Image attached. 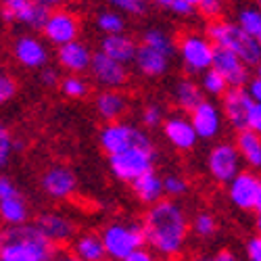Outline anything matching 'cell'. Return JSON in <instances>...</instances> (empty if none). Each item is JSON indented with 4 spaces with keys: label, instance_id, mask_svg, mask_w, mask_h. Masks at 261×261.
I'll return each mask as SVG.
<instances>
[{
    "label": "cell",
    "instance_id": "6da1fadb",
    "mask_svg": "<svg viewBox=\"0 0 261 261\" xmlns=\"http://www.w3.org/2000/svg\"><path fill=\"white\" fill-rule=\"evenodd\" d=\"M142 228H144L146 245L150 247V251L171 259L184 251L190 222L184 209L176 201L163 199L157 205L146 209Z\"/></svg>",
    "mask_w": 261,
    "mask_h": 261
},
{
    "label": "cell",
    "instance_id": "7a4b0ae2",
    "mask_svg": "<svg viewBox=\"0 0 261 261\" xmlns=\"http://www.w3.org/2000/svg\"><path fill=\"white\" fill-rule=\"evenodd\" d=\"M205 34L209 36V40L217 48H226V50L234 53L236 57H241L249 67H257L261 63L259 40L249 36L236 21H228V19L209 21Z\"/></svg>",
    "mask_w": 261,
    "mask_h": 261
},
{
    "label": "cell",
    "instance_id": "3957f363",
    "mask_svg": "<svg viewBox=\"0 0 261 261\" xmlns=\"http://www.w3.org/2000/svg\"><path fill=\"white\" fill-rule=\"evenodd\" d=\"M100 236L105 241L109 259L115 261H123L125 257L136 253L138 249H144L146 245L144 228L136 222H111L102 228Z\"/></svg>",
    "mask_w": 261,
    "mask_h": 261
},
{
    "label": "cell",
    "instance_id": "277c9868",
    "mask_svg": "<svg viewBox=\"0 0 261 261\" xmlns=\"http://www.w3.org/2000/svg\"><path fill=\"white\" fill-rule=\"evenodd\" d=\"M98 144L109 157L125 153V150L136 146H153L148 134L140 125L123 119L115 123H105L98 132Z\"/></svg>",
    "mask_w": 261,
    "mask_h": 261
},
{
    "label": "cell",
    "instance_id": "5b68a950",
    "mask_svg": "<svg viewBox=\"0 0 261 261\" xmlns=\"http://www.w3.org/2000/svg\"><path fill=\"white\" fill-rule=\"evenodd\" d=\"M178 55L188 73H205L213 69L215 59V44L209 40L207 34L188 32L178 42Z\"/></svg>",
    "mask_w": 261,
    "mask_h": 261
},
{
    "label": "cell",
    "instance_id": "8992f818",
    "mask_svg": "<svg viewBox=\"0 0 261 261\" xmlns=\"http://www.w3.org/2000/svg\"><path fill=\"white\" fill-rule=\"evenodd\" d=\"M153 163H155L153 146H136L125 150V153L109 157V169H111L113 178L125 184H134L144 173L153 171Z\"/></svg>",
    "mask_w": 261,
    "mask_h": 261
},
{
    "label": "cell",
    "instance_id": "52a82bcc",
    "mask_svg": "<svg viewBox=\"0 0 261 261\" xmlns=\"http://www.w3.org/2000/svg\"><path fill=\"white\" fill-rule=\"evenodd\" d=\"M3 238H9V241L19 243L28 251L32 261H55L59 257V247L36 224L9 226L3 232Z\"/></svg>",
    "mask_w": 261,
    "mask_h": 261
},
{
    "label": "cell",
    "instance_id": "ba28073f",
    "mask_svg": "<svg viewBox=\"0 0 261 261\" xmlns=\"http://www.w3.org/2000/svg\"><path fill=\"white\" fill-rule=\"evenodd\" d=\"M241 163H243L241 153H238L236 144H232V142L215 144L209 150V155H207V171H209V176L215 182L226 184V186L243 171Z\"/></svg>",
    "mask_w": 261,
    "mask_h": 261
},
{
    "label": "cell",
    "instance_id": "9c48e42d",
    "mask_svg": "<svg viewBox=\"0 0 261 261\" xmlns=\"http://www.w3.org/2000/svg\"><path fill=\"white\" fill-rule=\"evenodd\" d=\"M228 201L241 211H257L261 207V178L253 169H245L228 184Z\"/></svg>",
    "mask_w": 261,
    "mask_h": 261
},
{
    "label": "cell",
    "instance_id": "30bf717a",
    "mask_svg": "<svg viewBox=\"0 0 261 261\" xmlns=\"http://www.w3.org/2000/svg\"><path fill=\"white\" fill-rule=\"evenodd\" d=\"M13 59L25 69H44L48 67V46L44 44V40H40L36 34H19L13 40L11 46Z\"/></svg>",
    "mask_w": 261,
    "mask_h": 261
},
{
    "label": "cell",
    "instance_id": "8fae6325",
    "mask_svg": "<svg viewBox=\"0 0 261 261\" xmlns=\"http://www.w3.org/2000/svg\"><path fill=\"white\" fill-rule=\"evenodd\" d=\"M0 217L7 226H23L30 220V207L9 176L0 178Z\"/></svg>",
    "mask_w": 261,
    "mask_h": 261
},
{
    "label": "cell",
    "instance_id": "7c38bea8",
    "mask_svg": "<svg viewBox=\"0 0 261 261\" xmlns=\"http://www.w3.org/2000/svg\"><path fill=\"white\" fill-rule=\"evenodd\" d=\"M42 36L48 44L61 48L69 42H75L80 36V19L77 15H73L67 9H55L46 21L44 30H42Z\"/></svg>",
    "mask_w": 261,
    "mask_h": 261
},
{
    "label": "cell",
    "instance_id": "4fadbf2b",
    "mask_svg": "<svg viewBox=\"0 0 261 261\" xmlns=\"http://www.w3.org/2000/svg\"><path fill=\"white\" fill-rule=\"evenodd\" d=\"M40 186L46 197H50L55 201H65L75 194L77 178H75L73 169H69L67 165H50L42 171Z\"/></svg>",
    "mask_w": 261,
    "mask_h": 261
},
{
    "label": "cell",
    "instance_id": "5bb4252c",
    "mask_svg": "<svg viewBox=\"0 0 261 261\" xmlns=\"http://www.w3.org/2000/svg\"><path fill=\"white\" fill-rule=\"evenodd\" d=\"M92 80L107 90H119L127 84V65L107 57L105 53H94L92 67H90Z\"/></svg>",
    "mask_w": 261,
    "mask_h": 261
},
{
    "label": "cell",
    "instance_id": "9a60e30c",
    "mask_svg": "<svg viewBox=\"0 0 261 261\" xmlns=\"http://www.w3.org/2000/svg\"><path fill=\"white\" fill-rule=\"evenodd\" d=\"M42 232H44L50 241L61 247V245H71L73 238L77 236V228H75V222L71 220L69 215L65 213H59V211H44L36 217L34 222Z\"/></svg>",
    "mask_w": 261,
    "mask_h": 261
},
{
    "label": "cell",
    "instance_id": "2e32d148",
    "mask_svg": "<svg viewBox=\"0 0 261 261\" xmlns=\"http://www.w3.org/2000/svg\"><path fill=\"white\" fill-rule=\"evenodd\" d=\"M188 117H190V121H192L201 140H213V138L220 136L222 123H224L222 105H215L213 100L205 98L197 109H192Z\"/></svg>",
    "mask_w": 261,
    "mask_h": 261
},
{
    "label": "cell",
    "instance_id": "e0dca14e",
    "mask_svg": "<svg viewBox=\"0 0 261 261\" xmlns=\"http://www.w3.org/2000/svg\"><path fill=\"white\" fill-rule=\"evenodd\" d=\"M253 105L255 102L247 92V86L245 88H230L222 98L224 119L236 129V132H243V129H247V119H249Z\"/></svg>",
    "mask_w": 261,
    "mask_h": 261
},
{
    "label": "cell",
    "instance_id": "ac0fdd59",
    "mask_svg": "<svg viewBox=\"0 0 261 261\" xmlns=\"http://www.w3.org/2000/svg\"><path fill=\"white\" fill-rule=\"evenodd\" d=\"M213 69L220 71L228 80L230 88H245V86L251 82V77H249V65L241 57H236L234 53H230L226 48H217L215 46Z\"/></svg>",
    "mask_w": 261,
    "mask_h": 261
},
{
    "label": "cell",
    "instance_id": "d6986e66",
    "mask_svg": "<svg viewBox=\"0 0 261 261\" xmlns=\"http://www.w3.org/2000/svg\"><path fill=\"white\" fill-rule=\"evenodd\" d=\"M163 136L173 148L182 150V153L184 150H192L197 140H201L190 117L184 115H169L163 123Z\"/></svg>",
    "mask_w": 261,
    "mask_h": 261
},
{
    "label": "cell",
    "instance_id": "ffe728a7",
    "mask_svg": "<svg viewBox=\"0 0 261 261\" xmlns=\"http://www.w3.org/2000/svg\"><path fill=\"white\" fill-rule=\"evenodd\" d=\"M50 13L53 11L44 3H40V0H25V3L13 13L3 11V19L7 21V23H13L15 21V23L23 25L32 32H42L46 25L48 17H50Z\"/></svg>",
    "mask_w": 261,
    "mask_h": 261
},
{
    "label": "cell",
    "instance_id": "44dd1931",
    "mask_svg": "<svg viewBox=\"0 0 261 261\" xmlns=\"http://www.w3.org/2000/svg\"><path fill=\"white\" fill-rule=\"evenodd\" d=\"M92 59H94V53L88 46H86L82 40L69 42V44L57 48V61H59V65H61L65 71H69L71 75H80L84 71H90Z\"/></svg>",
    "mask_w": 261,
    "mask_h": 261
},
{
    "label": "cell",
    "instance_id": "7402d4cb",
    "mask_svg": "<svg viewBox=\"0 0 261 261\" xmlns=\"http://www.w3.org/2000/svg\"><path fill=\"white\" fill-rule=\"evenodd\" d=\"M94 107H96V113L102 121L115 123V121L123 119V115L129 109V102H127V96L119 90H105V92L96 94Z\"/></svg>",
    "mask_w": 261,
    "mask_h": 261
},
{
    "label": "cell",
    "instance_id": "603a6c76",
    "mask_svg": "<svg viewBox=\"0 0 261 261\" xmlns=\"http://www.w3.org/2000/svg\"><path fill=\"white\" fill-rule=\"evenodd\" d=\"M169 63H171V57L169 55L140 44L138 46L136 61H134V67L144 77H163L169 71Z\"/></svg>",
    "mask_w": 261,
    "mask_h": 261
},
{
    "label": "cell",
    "instance_id": "cb8c5ba5",
    "mask_svg": "<svg viewBox=\"0 0 261 261\" xmlns=\"http://www.w3.org/2000/svg\"><path fill=\"white\" fill-rule=\"evenodd\" d=\"M138 46L132 36L127 34H115V36H105L100 40V53H105L107 57H111L123 65H129L136 61L138 55Z\"/></svg>",
    "mask_w": 261,
    "mask_h": 261
},
{
    "label": "cell",
    "instance_id": "d4e9b609",
    "mask_svg": "<svg viewBox=\"0 0 261 261\" xmlns=\"http://www.w3.org/2000/svg\"><path fill=\"white\" fill-rule=\"evenodd\" d=\"M77 259L82 261H107V249H105V241L102 236L96 232H82L73 238L71 243V251Z\"/></svg>",
    "mask_w": 261,
    "mask_h": 261
},
{
    "label": "cell",
    "instance_id": "484cf974",
    "mask_svg": "<svg viewBox=\"0 0 261 261\" xmlns=\"http://www.w3.org/2000/svg\"><path fill=\"white\" fill-rule=\"evenodd\" d=\"M132 190L136 194V199L146 205V207H153L157 205L159 201L165 199V186H163V178L159 176V173L153 169L144 173L142 178H138L134 184H132Z\"/></svg>",
    "mask_w": 261,
    "mask_h": 261
},
{
    "label": "cell",
    "instance_id": "4316f807",
    "mask_svg": "<svg viewBox=\"0 0 261 261\" xmlns=\"http://www.w3.org/2000/svg\"><path fill=\"white\" fill-rule=\"evenodd\" d=\"M171 96H173L176 107L182 109V111H188V113L205 100V92L201 88V84H197L190 77H180L176 84H173Z\"/></svg>",
    "mask_w": 261,
    "mask_h": 261
},
{
    "label": "cell",
    "instance_id": "83f0119b",
    "mask_svg": "<svg viewBox=\"0 0 261 261\" xmlns=\"http://www.w3.org/2000/svg\"><path fill=\"white\" fill-rule=\"evenodd\" d=\"M236 148L241 153L243 163H247L253 171L261 169V136L251 132V129H243L236 134Z\"/></svg>",
    "mask_w": 261,
    "mask_h": 261
},
{
    "label": "cell",
    "instance_id": "f1b7e54d",
    "mask_svg": "<svg viewBox=\"0 0 261 261\" xmlns=\"http://www.w3.org/2000/svg\"><path fill=\"white\" fill-rule=\"evenodd\" d=\"M140 44H144V46H148V48H155V50H159V53H165V55H173V53H178V46L173 44V40H171V36L167 34V32H163V30H159V28H150V30H146L144 34H142V42Z\"/></svg>",
    "mask_w": 261,
    "mask_h": 261
},
{
    "label": "cell",
    "instance_id": "f546056e",
    "mask_svg": "<svg viewBox=\"0 0 261 261\" xmlns=\"http://www.w3.org/2000/svg\"><path fill=\"white\" fill-rule=\"evenodd\" d=\"M96 28L105 34V36H115V34H125V17L123 13L109 9V11H100L96 15Z\"/></svg>",
    "mask_w": 261,
    "mask_h": 261
},
{
    "label": "cell",
    "instance_id": "4dcf8cb0",
    "mask_svg": "<svg viewBox=\"0 0 261 261\" xmlns=\"http://www.w3.org/2000/svg\"><path fill=\"white\" fill-rule=\"evenodd\" d=\"M201 88L211 98H224V94L230 90L228 80L215 69H209L201 75Z\"/></svg>",
    "mask_w": 261,
    "mask_h": 261
},
{
    "label": "cell",
    "instance_id": "1f68e13d",
    "mask_svg": "<svg viewBox=\"0 0 261 261\" xmlns=\"http://www.w3.org/2000/svg\"><path fill=\"white\" fill-rule=\"evenodd\" d=\"M59 90L67 96V98H86L90 94V84L86 82L82 75H67V77H63L61 86H59Z\"/></svg>",
    "mask_w": 261,
    "mask_h": 261
},
{
    "label": "cell",
    "instance_id": "d6a6232c",
    "mask_svg": "<svg viewBox=\"0 0 261 261\" xmlns=\"http://www.w3.org/2000/svg\"><path fill=\"white\" fill-rule=\"evenodd\" d=\"M236 23L241 25L249 36L253 38H261V11L257 7H245L241 13H238Z\"/></svg>",
    "mask_w": 261,
    "mask_h": 261
},
{
    "label": "cell",
    "instance_id": "836d02e7",
    "mask_svg": "<svg viewBox=\"0 0 261 261\" xmlns=\"http://www.w3.org/2000/svg\"><path fill=\"white\" fill-rule=\"evenodd\" d=\"M107 3L123 15L142 17L148 13L150 5H155V0H107Z\"/></svg>",
    "mask_w": 261,
    "mask_h": 261
},
{
    "label": "cell",
    "instance_id": "e575fe53",
    "mask_svg": "<svg viewBox=\"0 0 261 261\" xmlns=\"http://www.w3.org/2000/svg\"><path fill=\"white\" fill-rule=\"evenodd\" d=\"M165 111L163 107L157 105V102H148L140 109V125L144 129H153V127H159L165 123Z\"/></svg>",
    "mask_w": 261,
    "mask_h": 261
},
{
    "label": "cell",
    "instance_id": "d590c367",
    "mask_svg": "<svg viewBox=\"0 0 261 261\" xmlns=\"http://www.w3.org/2000/svg\"><path fill=\"white\" fill-rule=\"evenodd\" d=\"M190 228H192V232L197 234L199 238H211L217 232V220L211 213L203 211V213L194 215V220L190 222Z\"/></svg>",
    "mask_w": 261,
    "mask_h": 261
},
{
    "label": "cell",
    "instance_id": "8d00e7d4",
    "mask_svg": "<svg viewBox=\"0 0 261 261\" xmlns=\"http://www.w3.org/2000/svg\"><path fill=\"white\" fill-rule=\"evenodd\" d=\"M0 261H32V257L19 243L3 238V245H0Z\"/></svg>",
    "mask_w": 261,
    "mask_h": 261
},
{
    "label": "cell",
    "instance_id": "74e56055",
    "mask_svg": "<svg viewBox=\"0 0 261 261\" xmlns=\"http://www.w3.org/2000/svg\"><path fill=\"white\" fill-rule=\"evenodd\" d=\"M163 186H165V197H169V199L184 197V194L188 192V182L182 176H176V173L165 176L163 178Z\"/></svg>",
    "mask_w": 261,
    "mask_h": 261
},
{
    "label": "cell",
    "instance_id": "f35d334b",
    "mask_svg": "<svg viewBox=\"0 0 261 261\" xmlns=\"http://www.w3.org/2000/svg\"><path fill=\"white\" fill-rule=\"evenodd\" d=\"M13 150H15V138L11 136L9 132V127H0V165L7 167L9 165V159L13 155Z\"/></svg>",
    "mask_w": 261,
    "mask_h": 261
},
{
    "label": "cell",
    "instance_id": "ab89813d",
    "mask_svg": "<svg viewBox=\"0 0 261 261\" xmlns=\"http://www.w3.org/2000/svg\"><path fill=\"white\" fill-rule=\"evenodd\" d=\"M197 9L207 21H217L224 13V0H201Z\"/></svg>",
    "mask_w": 261,
    "mask_h": 261
},
{
    "label": "cell",
    "instance_id": "60d3db41",
    "mask_svg": "<svg viewBox=\"0 0 261 261\" xmlns=\"http://www.w3.org/2000/svg\"><path fill=\"white\" fill-rule=\"evenodd\" d=\"M15 94H17V82H15V77L11 73L3 71V75H0V100L9 102Z\"/></svg>",
    "mask_w": 261,
    "mask_h": 261
},
{
    "label": "cell",
    "instance_id": "b9f144b4",
    "mask_svg": "<svg viewBox=\"0 0 261 261\" xmlns=\"http://www.w3.org/2000/svg\"><path fill=\"white\" fill-rule=\"evenodd\" d=\"M245 257L247 261H261V236L255 234L245 243Z\"/></svg>",
    "mask_w": 261,
    "mask_h": 261
},
{
    "label": "cell",
    "instance_id": "7bdbcfd3",
    "mask_svg": "<svg viewBox=\"0 0 261 261\" xmlns=\"http://www.w3.org/2000/svg\"><path fill=\"white\" fill-rule=\"evenodd\" d=\"M61 73L53 67H44V69H40V84L42 86H46V88H59L61 86Z\"/></svg>",
    "mask_w": 261,
    "mask_h": 261
},
{
    "label": "cell",
    "instance_id": "ee69618b",
    "mask_svg": "<svg viewBox=\"0 0 261 261\" xmlns=\"http://www.w3.org/2000/svg\"><path fill=\"white\" fill-rule=\"evenodd\" d=\"M194 11H197V7H192L186 0H171V5L167 7V13L176 15V17H190V15H194Z\"/></svg>",
    "mask_w": 261,
    "mask_h": 261
},
{
    "label": "cell",
    "instance_id": "f6af8a7d",
    "mask_svg": "<svg viewBox=\"0 0 261 261\" xmlns=\"http://www.w3.org/2000/svg\"><path fill=\"white\" fill-rule=\"evenodd\" d=\"M247 129H251V132L261 136V105L259 102H255L253 109H251L249 119H247Z\"/></svg>",
    "mask_w": 261,
    "mask_h": 261
},
{
    "label": "cell",
    "instance_id": "bcb514c9",
    "mask_svg": "<svg viewBox=\"0 0 261 261\" xmlns=\"http://www.w3.org/2000/svg\"><path fill=\"white\" fill-rule=\"evenodd\" d=\"M192 261H238V257L232 251H217V253H211L205 257H197Z\"/></svg>",
    "mask_w": 261,
    "mask_h": 261
},
{
    "label": "cell",
    "instance_id": "7dc6e473",
    "mask_svg": "<svg viewBox=\"0 0 261 261\" xmlns=\"http://www.w3.org/2000/svg\"><path fill=\"white\" fill-rule=\"evenodd\" d=\"M247 92H249V96L253 98V102H259V105H261V80H259V77H253V80L247 84Z\"/></svg>",
    "mask_w": 261,
    "mask_h": 261
},
{
    "label": "cell",
    "instance_id": "c3c4849f",
    "mask_svg": "<svg viewBox=\"0 0 261 261\" xmlns=\"http://www.w3.org/2000/svg\"><path fill=\"white\" fill-rule=\"evenodd\" d=\"M123 261H155V253L144 247V249H138L136 253H132L129 257H125Z\"/></svg>",
    "mask_w": 261,
    "mask_h": 261
},
{
    "label": "cell",
    "instance_id": "681fc988",
    "mask_svg": "<svg viewBox=\"0 0 261 261\" xmlns=\"http://www.w3.org/2000/svg\"><path fill=\"white\" fill-rule=\"evenodd\" d=\"M40 3H44L48 9H59V7H63L67 0H40Z\"/></svg>",
    "mask_w": 261,
    "mask_h": 261
},
{
    "label": "cell",
    "instance_id": "f907efd6",
    "mask_svg": "<svg viewBox=\"0 0 261 261\" xmlns=\"http://www.w3.org/2000/svg\"><path fill=\"white\" fill-rule=\"evenodd\" d=\"M55 261H82V259H77L73 253H59V257Z\"/></svg>",
    "mask_w": 261,
    "mask_h": 261
},
{
    "label": "cell",
    "instance_id": "816d5d0a",
    "mask_svg": "<svg viewBox=\"0 0 261 261\" xmlns=\"http://www.w3.org/2000/svg\"><path fill=\"white\" fill-rule=\"evenodd\" d=\"M255 230H257V234L261 236V207L255 211Z\"/></svg>",
    "mask_w": 261,
    "mask_h": 261
},
{
    "label": "cell",
    "instance_id": "f5cc1de1",
    "mask_svg": "<svg viewBox=\"0 0 261 261\" xmlns=\"http://www.w3.org/2000/svg\"><path fill=\"white\" fill-rule=\"evenodd\" d=\"M155 5H157L159 9H163V11H167V7L171 5V0H155Z\"/></svg>",
    "mask_w": 261,
    "mask_h": 261
},
{
    "label": "cell",
    "instance_id": "db71d44e",
    "mask_svg": "<svg viewBox=\"0 0 261 261\" xmlns=\"http://www.w3.org/2000/svg\"><path fill=\"white\" fill-rule=\"evenodd\" d=\"M255 77H259V80H261V63H259L257 67H255Z\"/></svg>",
    "mask_w": 261,
    "mask_h": 261
},
{
    "label": "cell",
    "instance_id": "11a10c76",
    "mask_svg": "<svg viewBox=\"0 0 261 261\" xmlns=\"http://www.w3.org/2000/svg\"><path fill=\"white\" fill-rule=\"evenodd\" d=\"M186 3H190L192 7H199V5H201V0H186Z\"/></svg>",
    "mask_w": 261,
    "mask_h": 261
},
{
    "label": "cell",
    "instance_id": "9f6ffc18",
    "mask_svg": "<svg viewBox=\"0 0 261 261\" xmlns=\"http://www.w3.org/2000/svg\"><path fill=\"white\" fill-rule=\"evenodd\" d=\"M255 7H257V9L261 11V0H257V5H255Z\"/></svg>",
    "mask_w": 261,
    "mask_h": 261
},
{
    "label": "cell",
    "instance_id": "6f0895ef",
    "mask_svg": "<svg viewBox=\"0 0 261 261\" xmlns=\"http://www.w3.org/2000/svg\"><path fill=\"white\" fill-rule=\"evenodd\" d=\"M259 44H261V38H259Z\"/></svg>",
    "mask_w": 261,
    "mask_h": 261
}]
</instances>
